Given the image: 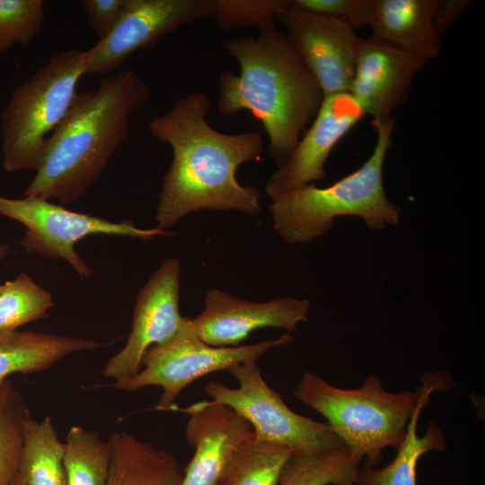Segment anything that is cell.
Here are the masks:
<instances>
[{"label": "cell", "mask_w": 485, "mask_h": 485, "mask_svg": "<svg viewBox=\"0 0 485 485\" xmlns=\"http://www.w3.org/2000/svg\"><path fill=\"white\" fill-rule=\"evenodd\" d=\"M0 287H1V285H0Z\"/></svg>", "instance_id": "836d02e7"}, {"label": "cell", "mask_w": 485, "mask_h": 485, "mask_svg": "<svg viewBox=\"0 0 485 485\" xmlns=\"http://www.w3.org/2000/svg\"><path fill=\"white\" fill-rule=\"evenodd\" d=\"M53 304L48 291L21 272L0 287V333L46 318Z\"/></svg>", "instance_id": "484cf974"}, {"label": "cell", "mask_w": 485, "mask_h": 485, "mask_svg": "<svg viewBox=\"0 0 485 485\" xmlns=\"http://www.w3.org/2000/svg\"><path fill=\"white\" fill-rule=\"evenodd\" d=\"M64 454L65 443L49 417L26 420L19 469L25 485H66Z\"/></svg>", "instance_id": "44dd1931"}, {"label": "cell", "mask_w": 485, "mask_h": 485, "mask_svg": "<svg viewBox=\"0 0 485 485\" xmlns=\"http://www.w3.org/2000/svg\"><path fill=\"white\" fill-rule=\"evenodd\" d=\"M126 0H84L83 9L99 40L106 37L117 23Z\"/></svg>", "instance_id": "f546056e"}, {"label": "cell", "mask_w": 485, "mask_h": 485, "mask_svg": "<svg viewBox=\"0 0 485 485\" xmlns=\"http://www.w3.org/2000/svg\"><path fill=\"white\" fill-rule=\"evenodd\" d=\"M64 443L66 485H107L111 455L108 440L97 431L73 426Z\"/></svg>", "instance_id": "603a6c76"}, {"label": "cell", "mask_w": 485, "mask_h": 485, "mask_svg": "<svg viewBox=\"0 0 485 485\" xmlns=\"http://www.w3.org/2000/svg\"><path fill=\"white\" fill-rule=\"evenodd\" d=\"M169 410L190 416L185 428L194 454L183 471L181 485H216L233 454L253 433L251 425L233 409L211 401Z\"/></svg>", "instance_id": "2e32d148"}, {"label": "cell", "mask_w": 485, "mask_h": 485, "mask_svg": "<svg viewBox=\"0 0 485 485\" xmlns=\"http://www.w3.org/2000/svg\"><path fill=\"white\" fill-rule=\"evenodd\" d=\"M309 311L307 299L278 297L258 303L209 289L203 311L190 319V325L210 346L237 347L252 331L261 328L283 329L291 334L300 322L308 321Z\"/></svg>", "instance_id": "4fadbf2b"}, {"label": "cell", "mask_w": 485, "mask_h": 485, "mask_svg": "<svg viewBox=\"0 0 485 485\" xmlns=\"http://www.w3.org/2000/svg\"><path fill=\"white\" fill-rule=\"evenodd\" d=\"M437 4L438 0H375L371 36L427 64L442 49L434 24Z\"/></svg>", "instance_id": "e0dca14e"}, {"label": "cell", "mask_w": 485, "mask_h": 485, "mask_svg": "<svg viewBox=\"0 0 485 485\" xmlns=\"http://www.w3.org/2000/svg\"><path fill=\"white\" fill-rule=\"evenodd\" d=\"M473 4L472 0H438L434 24L439 35L442 36Z\"/></svg>", "instance_id": "4dcf8cb0"}, {"label": "cell", "mask_w": 485, "mask_h": 485, "mask_svg": "<svg viewBox=\"0 0 485 485\" xmlns=\"http://www.w3.org/2000/svg\"><path fill=\"white\" fill-rule=\"evenodd\" d=\"M107 343L78 337L24 331L0 333V384L13 374H35L69 356Z\"/></svg>", "instance_id": "ffe728a7"}, {"label": "cell", "mask_w": 485, "mask_h": 485, "mask_svg": "<svg viewBox=\"0 0 485 485\" xmlns=\"http://www.w3.org/2000/svg\"><path fill=\"white\" fill-rule=\"evenodd\" d=\"M181 267L179 260H164L137 294L131 331L126 345L105 364L102 375L121 382L141 369L146 352L173 339L188 317L180 313Z\"/></svg>", "instance_id": "8fae6325"}, {"label": "cell", "mask_w": 485, "mask_h": 485, "mask_svg": "<svg viewBox=\"0 0 485 485\" xmlns=\"http://www.w3.org/2000/svg\"><path fill=\"white\" fill-rule=\"evenodd\" d=\"M294 340L290 333L276 340L237 347H213L192 330L190 319L168 342L151 347L144 355L139 372L132 378L111 384L119 390L133 392L147 386H159L162 393L155 407L169 410L180 393L191 383L211 373L258 359L269 349L286 346Z\"/></svg>", "instance_id": "ba28073f"}, {"label": "cell", "mask_w": 485, "mask_h": 485, "mask_svg": "<svg viewBox=\"0 0 485 485\" xmlns=\"http://www.w3.org/2000/svg\"><path fill=\"white\" fill-rule=\"evenodd\" d=\"M84 75L83 51L67 49L13 91L0 116L5 171L37 170L47 140L73 107Z\"/></svg>", "instance_id": "8992f818"}, {"label": "cell", "mask_w": 485, "mask_h": 485, "mask_svg": "<svg viewBox=\"0 0 485 485\" xmlns=\"http://www.w3.org/2000/svg\"><path fill=\"white\" fill-rule=\"evenodd\" d=\"M447 376L432 385L423 395L414 412L402 445L397 449L394 459L386 466L377 468L367 463L358 466L352 485H417V465L424 454L443 451L447 446L446 438L440 427L428 420L424 434L417 433L418 421L422 410L435 392L445 391L453 385Z\"/></svg>", "instance_id": "d6986e66"}, {"label": "cell", "mask_w": 485, "mask_h": 485, "mask_svg": "<svg viewBox=\"0 0 485 485\" xmlns=\"http://www.w3.org/2000/svg\"><path fill=\"white\" fill-rule=\"evenodd\" d=\"M31 417L26 402L13 383L0 384V485H12L20 469L24 426Z\"/></svg>", "instance_id": "d4e9b609"}, {"label": "cell", "mask_w": 485, "mask_h": 485, "mask_svg": "<svg viewBox=\"0 0 485 485\" xmlns=\"http://www.w3.org/2000/svg\"><path fill=\"white\" fill-rule=\"evenodd\" d=\"M364 115L348 93L324 96L292 154L269 176L266 193L270 199L324 180L325 163L332 149Z\"/></svg>", "instance_id": "5bb4252c"}, {"label": "cell", "mask_w": 485, "mask_h": 485, "mask_svg": "<svg viewBox=\"0 0 485 485\" xmlns=\"http://www.w3.org/2000/svg\"><path fill=\"white\" fill-rule=\"evenodd\" d=\"M446 374L426 373L414 391L391 392L376 375H368L355 389L334 386L305 372L294 390L303 404L321 414L360 463L377 466L385 448L399 449L425 392Z\"/></svg>", "instance_id": "277c9868"}, {"label": "cell", "mask_w": 485, "mask_h": 485, "mask_svg": "<svg viewBox=\"0 0 485 485\" xmlns=\"http://www.w3.org/2000/svg\"><path fill=\"white\" fill-rule=\"evenodd\" d=\"M210 0H126L110 33L83 51L86 74L109 75L135 52L209 16Z\"/></svg>", "instance_id": "30bf717a"}, {"label": "cell", "mask_w": 485, "mask_h": 485, "mask_svg": "<svg viewBox=\"0 0 485 485\" xmlns=\"http://www.w3.org/2000/svg\"><path fill=\"white\" fill-rule=\"evenodd\" d=\"M0 215L26 227V234L21 241L26 251L49 259H63L81 278H90L93 271L75 249L83 238L106 234L148 241L170 234V232L158 227L139 228L128 220L112 222L71 211L62 205L33 196L22 198L0 196Z\"/></svg>", "instance_id": "9c48e42d"}, {"label": "cell", "mask_w": 485, "mask_h": 485, "mask_svg": "<svg viewBox=\"0 0 485 485\" xmlns=\"http://www.w3.org/2000/svg\"><path fill=\"white\" fill-rule=\"evenodd\" d=\"M425 65L372 36L361 39L348 93L372 121L388 120L407 100L414 76Z\"/></svg>", "instance_id": "9a60e30c"}, {"label": "cell", "mask_w": 485, "mask_h": 485, "mask_svg": "<svg viewBox=\"0 0 485 485\" xmlns=\"http://www.w3.org/2000/svg\"><path fill=\"white\" fill-rule=\"evenodd\" d=\"M9 251V246L6 244H0V259L4 258Z\"/></svg>", "instance_id": "1f68e13d"}, {"label": "cell", "mask_w": 485, "mask_h": 485, "mask_svg": "<svg viewBox=\"0 0 485 485\" xmlns=\"http://www.w3.org/2000/svg\"><path fill=\"white\" fill-rule=\"evenodd\" d=\"M276 21L285 26L288 41L324 96L348 93L361 40L355 30L291 4Z\"/></svg>", "instance_id": "7c38bea8"}, {"label": "cell", "mask_w": 485, "mask_h": 485, "mask_svg": "<svg viewBox=\"0 0 485 485\" xmlns=\"http://www.w3.org/2000/svg\"><path fill=\"white\" fill-rule=\"evenodd\" d=\"M331 485H352V482H338V483H332Z\"/></svg>", "instance_id": "d6a6232c"}, {"label": "cell", "mask_w": 485, "mask_h": 485, "mask_svg": "<svg viewBox=\"0 0 485 485\" xmlns=\"http://www.w3.org/2000/svg\"><path fill=\"white\" fill-rule=\"evenodd\" d=\"M45 21L42 0H0V53L29 44Z\"/></svg>", "instance_id": "83f0119b"}, {"label": "cell", "mask_w": 485, "mask_h": 485, "mask_svg": "<svg viewBox=\"0 0 485 485\" xmlns=\"http://www.w3.org/2000/svg\"><path fill=\"white\" fill-rule=\"evenodd\" d=\"M358 466L345 445L319 454L292 455L281 473L279 485L353 483Z\"/></svg>", "instance_id": "cb8c5ba5"}, {"label": "cell", "mask_w": 485, "mask_h": 485, "mask_svg": "<svg viewBox=\"0 0 485 485\" xmlns=\"http://www.w3.org/2000/svg\"><path fill=\"white\" fill-rule=\"evenodd\" d=\"M292 455L286 446L259 439L252 433L228 460L216 485H279Z\"/></svg>", "instance_id": "7402d4cb"}, {"label": "cell", "mask_w": 485, "mask_h": 485, "mask_svg": "<svg viewBox=\"0 0 485 485\" xmlns=\"http://www.w3.org/2000/svg\"><path fill=\"white\" fill-rule=\"evenodd\" d=\"M149 95L146 84L133 70L106 75L96 89L78 93L48 138L23 196L60 204L83 197L128 140L130 117L146 104Z\"/></svg>", "instance_id": "3957f363"}, {"label": "cell", "mask_w": 485, "mask_h": 485, "mask_svg": "<svg viewBox=\"0 0 485 485\" xmlns=\"http://www.w3.org/2000/svg\"><path fill=\"white\" fill-rule=\"evenodd\" d=\"M238 382L236 388L218 382L204 389L210 401L242 416L261 440L288 448L294 455H309L344 445L326 422L295 412L263 379L257 361L236 364L225 370Z\"/></svg>", "instance_id": "52a82bcc"}, {"label": "cell", "mask_w": 485, "mask_h": 485, "mask_svg": "<svg viewBox=\"0 0 485 485\" xmlns=\"http://www.w3.org/2000/svg\"><path fill=\"white\" fill-rule=\"evenodd\" d=\"M110 445V469L107 485H181L183 472L169 452L135 435L114 432ZM12 485H25L18 472Z\"/></svg>", "instance_id": "ac0fdd59"}, {"label": "cell", "mask_w": 485, "mask_h": 485, "mask_svg": "<svg viewBox=\"0 0 485 485\" xmlns=\"http://www.w3.org/2000/svg\"><path fill=\"white\" fill-rule=\"evenodd\" d=\"M289 0H210L209 16L224 31L256 27L259 31L276 27V17Z\"/></svg>", "instance_id": "4316f807"}, {"label": "cell", "mask_w": 485, "mask_h": 485, "mask_svg": "<svg viewBox=\"0 0 485 485\" xmlns=\"http://www.w3.org/2000/svg\"><path fill=\"white\" fill-rule=\"evenodd\" d=\"M371 125L377 134L376 143L356 171L328 187L311 183L271 199L274 228L286 242H310L328 232L339 216H358L370 229L399 225L401 209L388 199L384 187V164L395 119Z\"/></svg>", "instance_id": "5b68a950"}, {"label": "cell", "mask_w": 485, "mask_h": 485, "mask_svg": "<svg viewBox=\"0 0 485 485\" xmlns=\"http://www.w3.org/2000/svg\"><path fill=\"white\" fill-rule=\"evenodd\" d=\"M239 64L238 74L225 69L218 78L221 115L250 111L268 136V154L280 166L316 116L324 94L284 31L273 27L258 36L224 41Z\"/></svg>", "instance_id": "7a4b0ae2"}, {"label": "cell", "mask_w": 485, "mask_h": 485, "mask_svg": "<svg viewBox=\"0 0 485 485\" xmlns=\"http://www.w3.org/2000/svg\"><path fill=\"white\" fill-rule=\"evenodd\" d=\"M210 107L207 93L193 92L149 123L151 135L172 150L159 194L160 229L198 209L237 210L252 216L260 211V190L240 184L236 172L242 163L260 157L263 137L259 131H217L207 121Z\"/></svg>", "instance_id": "6da1fadb"}, {"label": "cell", "mask_w": 485, "mask_h": 485, "mask_svg": "<svg viewBox=\"0 0 485 485\" xmlns=\"http://www.w3.org/2000/svg\"><path fill=\"white\" fill-rule=\"evenodd\" d=\"M290 4L339 20L356 31L369 26L375 0H290Z\"/></svg>", "instance_id": "f1b7e54d"}]
</instances>
